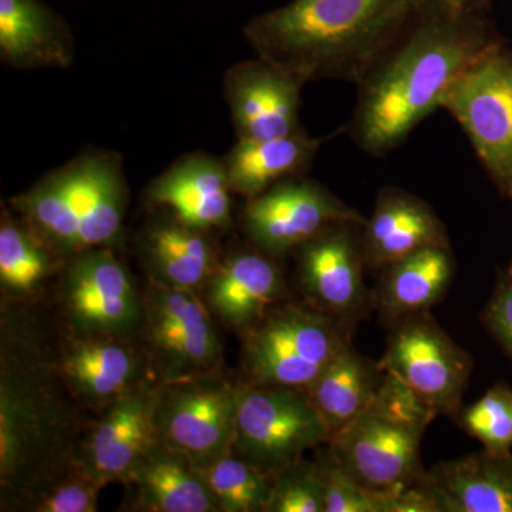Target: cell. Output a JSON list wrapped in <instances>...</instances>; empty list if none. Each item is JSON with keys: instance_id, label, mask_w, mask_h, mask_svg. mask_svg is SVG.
I'll list each match as a JSON object with an SVG mask.
<instances>
[{"instance_id": "obj_1", "label": "cell", "mask_w": 512, "mask_h": 512, "mask_svg": "<svg viewBox=\"0 0 512 512\" xmlns=\"http://www.w3.org/2000/svg\"><path fill=\"white\" fill-rule=\"evenodd\" d=\"M92 421L57 372L43 303L0 305V511L77 468Z\"/></svg>"}, {"instance_id": "obj_2", "label": "cell", "mask_w": 512, "mask_h": 512, "mask_svg": "<svg viewBox=\"0 0 512 512\" xmlns=\"http://www.w3.org/2000/svg\"><path fill=\"white\" fill-rule=\"evenodd\" d=\"M500 40L485 12L448 0H420L399 36L357 83L350 137L370 156L399 147Z\"/></svg>"}, {"instance_id": "obj_3", "label": "cell", "mask_w": 512, "mask_h": 512, "mask_svg": "<svg viewBox=\"0 0 512 512\" xmlns=\"http://www.w3.org/2000/svg\"><path fill=\"white\" fill-rule=\"evenodd\" d=\"M420 0H292L256 16L245 37L259 59L306 84L359 83Z\"/></svg>"}, {"instance_id": "obj_4", "label": "cell", "mask_w": 512, "mask_h": 512, "mask_svg": "<svg viewBox=\"0 0 512 512\" xmlns=\"http://www.w3.org/2000/svg\"><path fill=\"white\" fill-rule=\"evenodd\" d=\"M434 417L436 412L386 373L372 404L329 440L328 454L372 490H403L426 477L421 471L420 448Z\"/></svg>"}, {"instance_id": "obj_5", "label": "cell", "mask_w": 512, "mask_h": 512, "mask_svg": "<svg viewBox=\"0 0 512 512\" xmlns=\"http://www.w3.org/2000/svg\"><path fill=\"white\" fill-rule=\"evenodd\" d=\"M241 339L239 383L293 389H308L349 343L335 316L311 303L285 301Z\"/></svg>"}, {"instance_id": "obj_6", "label": "cell", "mask_w": 512, "mask_h": 512, "mask_svg": "<svg viewBox=\"0 0 512 512\" xmlns=\"http://www.w3.org/2000/svg\"><path fill=\"white\" fill-rule=\"evenodd\" d=\"M43 305L67 332L137 339L143 289L114 247L93 248L64 261Z\"/></svg>"}, {"instance_id": "obj_7", "label": "cell", "mask_w": 512, "mask_h": 512, "mask_svg": "<svg viewBox=\"0 0 512 512\" xmlns=\"http://www.w3.org/2000/svg\"><path fill=\"white\" fill-rule=\"evenodd\" d=\"M137 340L154 382L222 372L224 345L200 293L148 282Z\"/></svg>"}, {"instance_id": "obj_8", "label": "cell", "mask_w": 512, "mask_h": 512, "mask_svg": "<svg viewBox=\"0 0 512 512\" xmlns=\"http://www.w3.org/2000/svg\"><path fill=\"white\" fill-rule=\"evenodd\" d=\"M441 109L463 128L498 190L512 198V50L504 39L468 67Z\"/></svg>"}, {"instance_id": "obj_9", "label": "cell", "mask_w": 512, "mask_h": 512, "mask_svg": "<svg viewBox=\"0 0 512 512\" xmlns=\"http://www.w3.org/2000/svg\"><path fill=\"white\" fill-rule=\"evenodd\" d=\"M329 431L306 389L241 383L232 453L275 474L328 444Z\"/></svg>"}, {"instance_id": "obj_10", "label": "cell", "mask_w": 512, "mask_h": 512, "mask_svg": "<svg viewBox=\"0 0 512 512\" xmlns=\"http://www.w3.org/2000/svg\"><path fill=\"white\" fill-rule=\"evenodd\" d=\"M241 383L222 372L157 387L156 427L165 446L204 468L232 453Z\"/></svg>"}, {"instance_id": "obj_11", "label": "cell", "mask_w": 512, "mask_h": 512, "mask_svg": "<svg viewBox=\"0 0 512 512\" xmlns=\"http://www.w3.org/2000/svg\"><path fill=\"white\" fill-rule=\"evenodd\" d=\"M433 412L458 416L473 362L427 313L403 316L379 362Z\"/></svg>"}, {"instance_id": "obj_12", "label": "cell", "mask_w": 512, "mask_h": 512, "mask_svg": "<svg viewBox=\"0 0 512 512\" xmlns=\"http://www.w3.org/2000/svg\"><path fill=\"white\" fill-rule=\"evenodd\" d=\"M365 224L359 211L316 181L293 177L247 200L242 225L252 247L279 256L295 252L332 225Z\"/></svg>"}, {"instance_id": "obj_13", "label": "cell", "mask_w": 512, "mask_h": 512, "mask_svg": "<svg viewBox=\"0 0 512 512\" xmlns=\"http://www.w3.org/2000/svg\"><path fill=\"white\" fill-rule=\"evenodd\" d=\"M45 313L57 372L90 416H97L128 390L151 379L137 339L76 335L60 328L46 308Z\"/></svg>"}, {"instance_id": "obj_14", "label": "cell", "mask_w": 512, "mask_h": 512, "mask_svg": "<svg viewBox=\"0 0 512 512\" xmlns=\"http://www.w3.org/2000/svg\"><path fill=\"white\" fill-rule=\"evenodd\" d=\"M158 383L146 379L93 417L77 467L107 487L123 483L160 439L156 427Z\"/></svg>"}, {"instance_id": "obj_15", "label": "cell", "mask_w": 512, "mask_h": 512, "mask_svg": "<svg viewBox=\"0 0 512 512\" xmlns=\"http://www.w3.org/2000/svg\"><path fill=\"white\" fill-rule=\"evenodd\" d=\"M303 84L259 59L235 64L224 77V97L238 140H269L305 133Z\"/></svg>"}, {"instance_id": "obj_16", "label": "cell", "mask_w": 512, "mask_h": 512, "mask_svg": "<svg viewBox=\"0 0 512 512\" xmlns=\"http://www.w3.org/2000/svg\"><path fill=\"white\" fill-rule=\"evenodd\" d=\"M363 225H332L295 251L298 281L308 303L335 318L350 315L363 302L366 262L357 232Z\"/></svg>"}, {"instance_id": "obj_17", "label": "cell", "mask_w": 512, "mask_h": 512, "mask_svg": "<svg viewBox=\"0 0 512 512\" xmlns=\"http://www.w3.org/2000/svg\"><path fill=\"white\" fill-rule=\"evenodd\" d=\"M286 292L276 258L252 247L222 256L200 296L218 325L241 335L284 302Z\"/></svg>"}, {"instance_id": "obj_18", "label": "cell", "mask_w": 512, "mask_h": 512, "mask_svg": "<svg viewBox=\"0 0 512 512\" xmlns=\"http://www.w3.org/2000/svg\"><path fill=\"white\" fill-rule=\"evenodd\" d=\"M160 211L138 235L137 254L147 281L200 293L222 259L214 232L191 227L170 212Z\"/></svg>"}, {"instance_id": "obj_19", "label": "cell", "mask_w": 512, "mask_h": 512, "mask_svg": "<svg viewBox=\"0 0 512 512\" xmlns=\"http://www.w3.org/2000/svg\"><path fill=\"white\" fill-rule=\"evenodd\" d=\"M63 171L79 252L116 247L128 201L119 161L109 154H92L67 165Z\"/></svg>"}, {"instance_id": "obj_20", "label": "cell", "mask_w": 512, "mask_h": 512, "mask_svg": "<svg viewBox=\"0 0 512 512\" xmlns=\"http://www.w3.org/2000/svg\"><path fill=\"white\" fill-rule=\"evenodd\" d=\"M232 194L225 164L197 154L157 178L148 200L191 227L215 232L232 227Z\"/></svg>"}, {"instance_id": "obj_21", "label": "cell", "mask_w": 512, "mask_h": 512, "mask_svg": "<svg viewBox=\"0 0 512 512\" xmlns=\"http://www.w3.org/2000/svg\"><path fill=\"white\" fill-rule=\"evenodd\" d=\"M124 511L218 512L201 468L158 441L121 483Z\"/></svg>"}, {"instance_id": "obj_22", "label": "cell", "mask_w": 512, "mask_h": 512, "mask_svg": "<svg viewBox=\"0 0 512 512\" xmlns=\"http://www.w3.org/2000/svg\"><path fill=\"white\" fill-rule=\"evenodd\" d=\"M431 245H450L433 208L399 188L380 191L372 217L362 227L366 265L384 268Z\"/></svg>"}, {"instance_id": "obj_23", "label": "cell", "mask_w": 512, "mask_h": 512, "mask_svg": "<svg viewBox=\"0 0 512 512\" xmlns=\"http://www.w3.org/2000/svg\"><path fill=\"white\" fill-rule=\"evenodd\" d=\"M0 59L19 70L67 67L72 36L39 0H0Z\"/></svg>"}, {"instance_id": "obj_24", "label": "cell", "mask_w": 512, "mask_h": 512, "mask_svg": "<svg viewBox=\"0 0 512 512\" xmlns=\"http://www.w3.org/2000/svg\"><path fill=\"white\" fill-rule=\"evenodd\" d=\"M63 264L16 212L2 211L0 305H42Z\"/></svg>"}, {"instance_id": "obj_25", "label": "cell", "mask_w": 512, "mask_h": 512, "mask_svg": "<svg viewBox=\"0 0 512 512\" xmlns=\"http://www.w3.org/2000/svg\"><path fill=\"white\" fill-rule=\"evenodd\" d=\"M444 512H512V454L485 450L427 474Z\"/></svg>"}, {"instance_id": "obj_26", "label": "cell", "mask_w": 512, "mask_h": 512, "mask_svg": "<svg viewBox=\"0 0 512 512\" xmlns=\"http://www.w3.org/2000/svg\"><path fill=\"white\" fill-rule=\"evenodd\" d=\"M326 138L306 133L269 138L238 140L225 160L232 192L254 198L288 178L308 170Z\"/></svg>"}, {"instance_id": "obj_27", "label": "cell", "mask_w": 512, "mask_h": 512, "mask_svg": "<svg viewBox=\"0 0 512 512\" xmlns=\"http://www.w3.org/2000/svg\"><path fill=\"white\" fill-rule=\"evenodd\" d=\"M384 370L348 343L306 389L329 431V440L360 416L382 387ZM329 443V441H328Z\"/></svg>"}, {"instance_id": "obj_28", "label": "cell", "mask_w": 512, "mask_h": 512, "mask_svg": "<svg viewBox=\"0 0 512 512\" xmlns=\"http://www.w3.org/2000/svg\"><path fill=\"white\" fill-rule=\"evenodd\" d=\"M450 245H431L384 266L377 302L396 318L426 312L440 301L453 276Z\"/></svg>"}, {"instance_id": "obj_29", "label": "cell", "mask_w": 512, "mask_h": 512, "mask_svg": "<svg viewBox=\"0 0 512 512\" xmlns=\"http://www.w3.org/2000/svg\"><path fill=\"white\" fill-rule=\"evenodd\" d=\"M218 512H265L274 474L229 453L201 468Z\"/></svg>"}, {"instance_id": "obj_30", "label": "cell", "mask_w": 512, "mask_h": 512, "mask_svg": "<svg viewBox=\"0 0 512 512\" xmlns=\"http://www.w3.org/2000/svg\"><path fill=\"white\" fill-rule=\"evenodd\" d=\"M464 429L493 454H511L512 390L495 384L473 406L461 414Z\"/></svg>"}, {"instance_id": "obj_31", "label": "cell", "mask_w": 512, "mask_h": 512, "mask_svg": "<svg viewBox=\"0 0 512 512\" xmlns=\"http://www.w3.org/2000/svg\"><path fill=\"white\" fill-rule=\"evenodd\" d=\"M265 512H325L318 464L302 458L275 473Z\"/></svg>"}, {"instance_id": "obj_32", "label": "cell", "mask_w": 512, "mask_h": 512, "mask_svg": "<svg viewBox=\"0 0 512 512\" xmlns=\"http://www.w3.org/2000/svg\"><path fill=\"white\" fill-rule=\"evenodd\" d=\"M325 512H384L386 493L360 484L326 454L319 460Z\"/></svg>"}, {"instance_id": "obj_33", "label": "cell", "mask_w": 512, "mask_h": 512, "mask_svg": "<svg viewBox=\"0 0 512 512\" xmlns=\"http://www.w3.org/2000/svg\"><path fill=\"white\" fill-rule=\"evenodd\" d=\"M103 488L104 485L77 467L23 505L20 512H96Z\"/></svg>"}, {"instance_id": "obj_34", "label": "cell", "mask_w": 512, "mask_h": 512, "mask_svg": "<svg viewBox=\"0 0 512 512\" xmlns=\"http://www.w3.org/2000/svg\"><path fill=\"white\" fill-rule=\"evenodd\" d=\"M488 326L512 356V282L505 279L485 312Z\"/></svg>"}, {"instance_id": "obj_35", "label": "cell", "mask_w": 512, "mask_h": 512, "mask_svg": "<svg viewBox=\"0 0 512 512\" xmlns=\"http://www.w3.org/2000/svg\"><path fill=\"white\" fill-rule=\"evenodd\" d=\"M448 2L454 3V5L463 9L473 10V12H485L490 8L493 0H448Z\"/></svg>"}, {"instance_id": "obj_36", "label": "cell", "mask_w": 512, "mask_h": 512, "mask_svg": "<svg viewBox=\"0 0 512 512\" xmlns=\"http://www.w3.org/2000/svg\"><path fill=\"white\" fill-rule=\"evenodd\" d=\"M511 200H512V198H511ZM507 279H510V281L512 282V262L510 265V269H508Z\"/></svg>"}]
</instances>
